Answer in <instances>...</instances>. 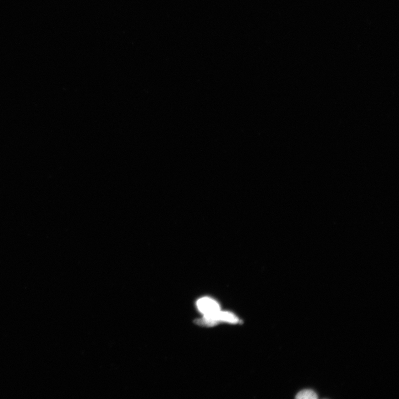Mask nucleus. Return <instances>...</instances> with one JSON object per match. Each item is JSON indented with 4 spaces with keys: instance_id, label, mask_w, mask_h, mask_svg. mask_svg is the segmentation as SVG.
<instances>
[{
    "instance_id": "7ed1b4c3",
    "label": "nucleus",
    "mask_w": 399,
    "mask_h": 399,
    "mask_svg": "<svg viewBox=\"0 0 399 399\" xmlns=\"http://www.w3.org/2000/svg\"><path fill=\"white\" fill-rule=\"evenodd\" d=\"M296 398L297 399H316V393L312 390H303L299 392Z\"/></svg>"
},
{
    "instance_id": "f03ea898",
    "label": "nucleus",
    "mask_w": 399,
    "mask_h": 399,
    "mask_svg": "<svg viewBox=\"0 0 399 399\" xmlns=\"http://www.w3.org/2000/svg\"><path fill=\"white\" fill-rule=\"evenodd\" d=\"M205 315L209 317L216 324H218L219 322H225V323L229 324H237L240 322V320L236 315L228 311L220 310L214 314Z\"/></svg>"
},
{
    "instance_id": "f257e3e1",
    "label": "nucleus",
    "mask_w": 399,
    "mask_h": 399,
    "mask_svg": "<svg viewBox=\"0 0 399 399\" xmlns=\"http://www.w3.org/2000/svg\"><path fill=\"white\" fill-rule=\"evenodd\" d=\"M196 306L204 315L214 314L221 310L220 304L210 297L201 298L197 301Z\"/></svg>"
}]
</instances>
